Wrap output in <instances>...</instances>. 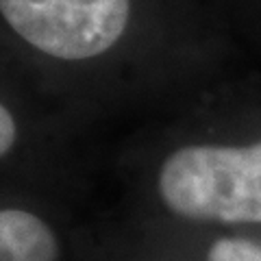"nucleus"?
<instances>
[{
  "label": "nucleus",
  "mask_w": 261,
  "mask_h": 261,
  "mask_svg": "<svg viewBox=\"0 0 261 261\" xmlns=\"http://www.w3.org/2000/svg\"><path fill=\"white\" fill-rule=\"evenodd\" d=\"M15 142V122L13 116L0 105V157L11 150Z\"/></svg>",
  "instance_id": "39448f33"
},
{
  "label": "nucleus",
  "mask_w": 261,
  "mask_h": 261,
  "mask_svg": "<svg viewBox=\"0 0 261 261\" xmlns=\"http://www.w3.org/2000/svg\"><path fill=\"white\" fill-rule=\"evenodd\" d=\"M53 231L37 216L22 209L0 211V261H57Z\"/></svg>",
  "instance_id": "7ed1b4c3"
},
{
  "label": "nucleus",
  "mask_w": 261,
  "mask_h": 261,
  "mask_svg": "<svg viewBox=\"0 0 261 261\" xmlns=\"http://www.w3.org/2000/svg\"><path fill=\"white\" fill-rule=\"evenodd\" d=\"M159 192L168 209L183 218L261 222V142L176 150L161 168Z\"/></svg>",
  "instance_id": "f257e3e1"
},
{
  "label": "nucleus",
  "mask_w": 261,
  "mask_h": 261,
  "mask_svg": "<svg viewBox=\"0 0 261 261\" xmlns=\"http://www.w3.org/2000/svg\"><path fill=\"white\" fill-rule=\"evenodd\" d=\"M128 0H0V13L31 46L57 59H89L118 42Z\"/></svg>",
  "instance_id": "f03ea898"
},
{
  "label": "nucleus",
  "mask_w": 261,
  "mask_h": 261,
  "mask_svg": "<svg viewBox=\"0 0 261 261\" xmlns=\"http://www.w3.org/2000/svg\"><path fill=\"white\" fill-rule=\"evenodd\" d=\"M207 261H261V244L248 240H218Z\"/></svg>",
  "instance_id": "20e7f679"
}]
</instances>
